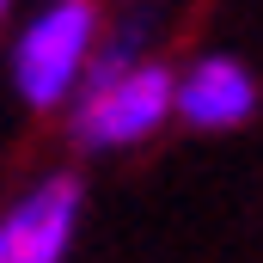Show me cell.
Returning <instances> with one entry per match:
<instances>
[{"mask_svg": "<svg viewBox=\"0 0 263 263\" xmlns=\"http://www.w3.org/2000/svg\"><path fill=\"white\" fill-rule=\"evenodd\" d=\"M165 110H172V73L159 62L110 55L86 80V98L73 110V135L86 147H123V141L153 135L165 123Z\"/></svg>", "mask_w": 263, "mask_h": 263, "instance_id": "6da1fadb", "label": "cell"}, {"mask_svg": "<svg viewBox=\"0 0 263 263\" xmlns=\"http://www.w3.org/2000/svg\"><path fill=\"white\" fill-rule=\"evenodd\" d=\"M92 31H98V6L92 0H55L25 37H18V92L37 104V110H49V104H62L67 86L80 80V67L92 55Z\"/></svg>", "mask_w": 263, "mask_h": 263, "instance_id": "7a4b0ae2", "label": "cell"}, {"mask_svg": "<svg viewBox=\"0 0 263 263\" xmlns=\"http://www.w3.org/2000/svg\"><path fill=\"white\" fill-rule=\"evenodd\" d=\"M73 214H80V190L67 178H49L0 220V263H62Z\"/></svg>", "mask_w": 263, "mask_h": 263, "instance_id": "3957f363", "label": "cell"}, {"mask_svg": "<svg viewBox=\"0 0 263 263\" xmlns=\"http://www.w3.org/2000/svg\"><path fill=\"white\" fill-rule=\"evenodd\" d=\"M172 104H178L184 123H196V129H239V123L257 110V86H251V73L239 62L208 55V62H196L178 86H172Z\"/></svg>", "mask_w": 263, "mask_h": 263, "instance_id": "277c9868", "label": "cell"}, {"mask_svg": "<svg viewBox=\"0 0 263 263\" xmlns=\"http://www.w3.org/2000/svg\"><path fill=\"white\" fill-rule=\"evenodd\" d=\"M0 12H6V0H0Z\"/></svg>", "mask_w": 263, "mask_h": 263, "instance_id": "5b68a950", "label": "cell"}]
</instances>
